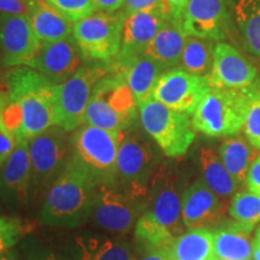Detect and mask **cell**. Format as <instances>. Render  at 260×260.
<instances>
[{"instance_id":"6da1fadb","label":"cell","mask_w":260,"mask_h":260,"mask_svg":"<svg viewBox=\"0 0 260 260\" xmlns=\"http://www.w3.org/2000/svg\"><path fill=\"white\" fill-rule=\"evenodd\" d=\"M54 86L29 67L10 68L4 124L16 139L30 140L54 125Z\"/></svg>"},{"instance_id":"7a4b0ae2","label":"cell","mask_w":260,"mask_h":260,"mask_svg":"<svg viewBox=\"0 0 260 260\" xmlns=\"http://www.w3.org/2000/svg\"><path fill=\"white\" fill-rule=\"evenodd\" d=\"M176 182L172 170L165 164L158 165L149 181L146 209L135 224V241L146 253L162 251L184 233Z\"/></svg>"},{"instance_id":"3957f363","label":"cell","mask_w":260,"mask_h":260,"mask_svg":"<svg viewBox=\"0 0 260 260\" xmlns=\"http://www.w3.org/2000/svg\"><path fill=\"white\" fill-rule=\"evenodd\" d=\"M96 184L70 159L67 168L45 193L40 220L50 226L75 229L90 217Z\"/></svg>"},{"instance_id":"277c9868","label":"cell","mask_w":260,"mask_h":260,"mask_svg":"<svg viewBox=\"0 0 260 260\" xmlns=\"http://www.w3.org/2000/svg\"><path fill=\"white\" fill-rule=\"evenodd\" d=\"M160 153L141 123L119 133L116 186L133 197L146 199L149 181L160 164Z\"/></svg>"},{"instance_id":"5b68a950","label":"cell","mask_w":260,"mask_h":260,"mask_svg":"<svg viewBox=\"0 0 260 260\" xmlns=\"http://www.w3.org/2000/svg\"><path fill=\"white\" fill-rule=\"evenodd\" d=\"M139 104L123 75L110 73L94 87L86 123L118 135L139 121Z\"/></svg>"},{"instance_id":"8992f818","label":"cell","mask_w":260,"mask_h":260,"mask_svg":"<svg viewBox=\"0 0 260 260\" xmlns=\"http://www.w3.org/2000/svg\"><path fill=\"white\" fill-rule=\"evenodd\" d=\"M249 107L248 89L211 88L193 113L195 132L207 138L235 136L243 129Z\"/></svg>"},{"instance_id":"52a82bcc","label":"cell","mask_w":260,"mask_h":260,"mask_svg":"<svg viewBox=\"0 0 260 260\" xmlns=\"http://www.w3.org/2000/svg\"><path fill=\"white\" fill-rule=\"evenodd\" d=\"M70 159L82 168L96 187L116 186L118 135L84 123L70 136Z\"/></svg>"},{"instance_id":"ba28073f","label":"cell","mask_w":260,"mask_h":260,"mask_svg":"<svg viewBox=\"0 0 260 260\" xmlns=\"http://www.w3.org/2000/svg\"><path fill=\"white\" fill-rule=\"evenodd\" d=\"M140 123L151 139L169 158H180L195 140L189 115L175 111L158 100L151 99L139 106Z\"/></svg>"},{"instance_id":"9c48e42d","label":"cell","mask_w":260,"mask_h":260,"mask_svg":"<svg viewBox=\"0 0 260 260\" xmlns=\"http://www.w3.org/2000/svg\"><path fill=\"white\" fill-rule=\"evenodd\" d=\"M111 73L105 61H90L54 86V125L74 132L86 123V111L95 84Z\"/></svg>"},{"instance_id":"30bf717a","label":"cell","mask_w":260,"mask_h":260,"mask_svg":"<svg viewBox=\"0 0 260 260\" xmlns=\"http://www.w3.org/2000/svg\"><path fill=\"white\" fill-rule=\"evenodd\" d=\"M69 132L52 125L29 140L31 167V200L46 193L67 168L71 157Z\"/></svg>"},{"instance_id":"8fae6325","label":"cell","mask_w":260,"mask_h":260,"mask_svg":"<svg viewBox=\"0 0 260 260\" xmlns=\"http://www.w3.org/2000/svg\"><path fill=\"white\" fill-rule=\"evenodd\" d=\"M125 16L95 11L74 23L73 37L86 61H105L115 59L121 48L122 28Z\"/></svg>"},{"instance_id":"7c38bea8","label":"cell","mask_w":260,"mask_h":260,"mask_svg":"<svg viewBox=\"0 0 260 260\" xmlns=\"http://www.w3.org/2000/svg\"><path fill=\"white\" fill-rule=\"evenodd\" d=\"M146 209V199H139L117 186L96 187L89 219L94 225L112 234L132 232Z\"/></svg>"},{"instance_id":"4fadbf2b","label":"cell","mask_w":260,"mask_h":260,"mask_svg":"<svg viewBox=\"0 0 260 260\" xmlns=\"http://www.w3.org/2000/svg\"><path fill=\"white\" fill-rule=\"evenodd\" d=\"M210 89L207 77L197 76L183 69H170L159 77L152 98L175 111L193 115Z\"/></svg>"},{"instance_id":"5bb4252c","label":"cell","mask_w":260,"mask_h":260,"mask_svg":"<svg viewBox=\"0 0 260 260\" xmlns=\"http://www.w3.org/2000/svg\"><path fill=\"white\" fill-rule=\"evenodd\" d=\"M86 61L73 35L54 42H45L35 52L27 67L37 70L53 83L69 80Z\"/></svg>"},{"instance_id":"9a60e30c","label":"cell","mask_w":260,"mask_h":260,"mask_svg":"<svg viewBox=\"0 0 260 260\" xmlns=\"http://www.w3.org/2000/svg\"><path fill=\"white\" fill-rule=\"evenodd\" d=\"M181 27L187 37L223 41L230 28L228 0H189Z\"/></svg>"},{"instance_id":"2e32d148","label":"cell","mask_w":260,"mask_h":260,"mask_svg":"<svg viewBox=\"0 0 260 260\" xmlns=\"http://www.w3.org/2000/svg\"><path fill=\"white\" fill-rule=\"evenodd\" d=\"M40 44L27 16L0 12V60L4 67H27Z\"/></svg>"},{"instance_id":"e0dca14e","label":"cell","mask_w":260,"mask_h":260,"mask_svg":"<svg viewBox=\"0 0 260 260\" xmlns=\"http://www.w3.org/2000/svg\"><path fill=\"white\" fill-rule=\"evenodd\" d=\"M0 200L16 210L31 200L29 140L19 139L8 161L0 169Z\"/></svg>"},{"instance_id":"ac0fdd59","label":"cell","mask_w":260,"mask_h":260,"mask_svg":"<svg viewBox=\"0 0 260 260\" xmlns=\"http://www.w3.org/2000/svg\"><path fill=\"white\" fill-rule=\"evenodd\" d=\"M182 219L187 229H214L225 222L226 203L199 178L187 187L181 195Z\"/></svg>"},{"instance_id":"d6986e66","label":"cell","mask_w":260,"mask_h":260,"mask_svg":"<svg viewBox=\"0 0 260 260\" xmlns=\"http://www.w3.org/2000/svg\"><path fill=\"white\" fill-rule=\"evenodd\" d=\"M63 256L65 260H135L126 240L94 232L71 235L64 245Z\"/></svg>"},{"instance_id":"ffe728a7","label":"cell","mask_w":260,"mask_h":260,"mask_svg":"<svg viewBox=\"0 0 260 260\" xmlns=\"http://www.w3.org/2000/svg\"><path fill=\"white\" fill-rule=\"evenodd\" d=\"M258 79V70L240 51L228 42L214 45L213 64L209 80L211 88L242 89Z\"/></svg>"},{"instance_id":"44dd1931","label":"cell","mask_w":260,"mask_h":260,"mask_svg":"<svg viewBox=\"0 0 260 260\" xmlns=\"http://www.w3.org/2000/svg\"><path fill=\"white\" fill-rule=\"evenodd\" d=\"M167 16L162 10L136 12L125 16L122 28L121 48L115 59L109 61L111 67H122L147 50L155 35L164 24Z\"/></svg>"},{"instance_id":"7402d4cb","label":"cell","mask_w":260,"mask_h":260,"mask_svg":"<svg viewBox=\"0 0 260 260\" xmlns=\"http://www.w3.org/2000/svg\"><path fill=\"white\" fill-rule=\"evenodd\" d=\"M109 67L111 73L124 76L139 106L151 99L159 77L167 71L160 64L145 54L134 58L122 67Z\"/></svg>"},{"instance_id":"603a6c76","label":"cell","mask_w":260,"mask_h":260,"mask_svg":"<svg viewBox=\"0 0 260 260\" xmlns=\"http://www.w3.org/2000/svg\"><path fill=\"white\" fill-rule=\"evenodd\" d=\"M254 228L236 220L224 222L213 230L214 254L218 260H252Z\"/></svg>"},{"instance_id":"cb8c5ba5","label":"cell","mask_w":260,"mask_h":260,"mask_svg":"<svg viewBox=\"0 0 260 260\" xmlns=\"http://www.w3.org/2000/svg\"><path fill=\"white\" fill-rule=\"evenodd\" d=\"M160 252L168 260H218L214 254L213 230L207 228L188 229Z\"/></svg>"},{"instance_id":"d4e9b609","label":"cell","mask_w":260,"mask_h":260,"mask_svg":"<svg viewBox=\"0 0 260 260\" xmlns=\"http://www.w3.org/2000/svg\"><path fill=\"white\" fill-rule=\"evenodd\" d=\"M186 41L187 35L181 24L167 18L144 54L160 64L165 70H170L180 64Z\"/></svg>"},{"instance_id":"484cf974","label":"cell","mask_w":260,"mask_h":260,"mask_svg":"<svg viewBox=\"0 0 260 260\" xmlns=\"http://www.w3.org/2000/svg\"><path fill=\"white\" fill-rule=\"evenodd\" d=\"M198 162L201 171V180L223 200L234 197L241 188L242 183L233 177L224 167L219 154L211 146L205 145L198 149Z\"/></svg>"},{"instance_id":"4316f807","label":"cell","mask_w":260,"mask_h":260,"mask_svg":"<svg viewBox=\"0 0 260 260\" xmlns=\"http://www.w3.org/2000/svg\"><path fill=\"white\" fill-rule=\"evenodd\" d=\"M27 17L41 44L59 41L73 35L74 23L68 21L45 0H31Z\"/></svg>"},{"instance_id":"83f0119b","label":"cell","mask_w":260,"mask_h":260,"mask_svg":"<svg viewBox=\"0 0 260 260\" xmlns=\"http://www.w3.org/2000/svg\"><path fill=\"white\" fill-rule=\"evenodd\" d=\"M234 19L245 50L260 59V0H236Z\"/></svg>"},{"instance_id":"f1b7e54d","label":"cell","mask_w":260,"mask_h":260,"mask_svg":"<svg viewBox=\"0 0 260 260\" xmlns=\"http://www.w3.org/2000/svg\"><path fill=\"white\" fill-rule=\"evenodd\" d=\"M258 149L253 147L251 142L240 135L230 136L220 145L218 154L224 167L233 175V177L240 183H245L247 171L258 157Z\"/></svg>"},{"instance_id":"f546056e","label":"cell","mask_w":260,"mask_h":260,"mask_svg":"<svg viewBox=\"0 0 260 260\" xmlns=\"http://www.w3.org/2000/svg\"><path fill=\"white\" fill-rule=\"evenodd\" d=\"M214 41L187 37L181 57V69L201 77H209L212 70Z\"/></svg>"},{"instance_id":"4dcf8cb0","label":"cell","mask_w":260,"mask_h":260,"mask_svg":"<svg viewBox=\"0 0 260 260\" xmlns=\"http://www.w3.org/2000/svg\"><path fill=\"white\" fill-rule=\"evenodd\" d=\"M228 213L236 222L254 228L260 222V195L249 190L239 191L233 197Z\"/></svg>"},{"instance_id":"1f68e13d","label":"cell","mask_w":260,"mask_h":260,"mask_svg":"<svg viewBox=\"0 0 260 260\" xmlns=\"http://www.w3.org/2000/svg\"><path fill=\"white\" fill-rule=\"evenodd\" d=\"M249 94V107L243 126L246 139L253 147L260 151V79L258 77L247 87Z\"/></svg>"},{"instance_id":"d6a6232c","label":"cell","mask_w":260,"mask_h":260,"mask_svg":"<svg viewBox=\"0 0 260 260\" xmlns=\"http://www.w3.org/2000/svg\"><path fill=\"white\" fill-rule=\"evenodd\" d=\"M45 2L71 23L88 17L96 11L93 0H45Z\"/></svg>"},{"instance_id":"836d02e7","label":"cell","mask_w":260,"mask_h":260,"mask_svg":"<svg viewBox=\"0 0 260 260\" xmlns=\"http://www.w3.org/2000/svg\"><path fill=\"white\" fill-rule=\"evenodd\" d=\"M24 260H65L63 255L42 245L34 236L27 237L22 245Z\"/></svg>"},{"instance_id":"e575fe53","label":"cell","mask_w":260,"mask_h":260,"mask_svg":"<svg viewBox=\"0 0 260 260\" xmlns=\"http://www.w3.org/2000/svg\"><path fill=\"white\" fill-rule=\"evenodd\" d=\"M161 10V0H125L121 11L124 16L136 12H149Z\"/></svg>"},{"instance_id":"d590c367","label":"cell","mask_w":260,"mask_h":260,"mask_svg":"<svg viewBox=\"0 0 260 260\" xmlns=\"http://www.w3.org/2000/svg\"><path fill=\"white\" fill-rule=\"evenodd\" d=\"M189 0H161V10L167 18L181 24Z\"/></svg>"},{"instance_id":"8d00e7d4","label":"cell","mask_w":260,"mask_h":260,"mask_svg":"<svg viewBox=\"0 0 260 260\" xmlns=\"http://www.w3.org/2000/svg\"><path fill=\"white\" fill-rule=\"evenodd\" d=\"M17 145V140L6 126H0V169L8 161L12 152Z\"/></svg>"},{"instance_id":"74e56055","label":"cell","mask_w":260,"mask_h":260,"mask_svg":"<svg viewBox=\"0 0 260 260\" xmlns=\"http://www.w3.org/2000/svg\"><path fill=\"white\" fill-rule=\"evenodd\" d=\"M31 0H0V12L28 16Z\"/></svg>"},{"instance_id":"f35d334b","label":"cell","mask_w":260,"mask_h":260,"mask_svg":"<svg viewBox=\"0 0 260 260\" xmlns=\"http://www.w3.org/2000/svg\"><path fill=\"white\" fill-rule=\"evenodd\" d=\"M245 186L252 193L260 195V154H258L247 171Z\"/></svg>"},{"instance_id":"ab89813d","label":"cell","mask_w":260,"mask_h":260,"mask_svg":"<svg viewBox=\"0 0 260 260\" xmlns=\"http://www.w3.org/2000/svg\"><path fill=\"white\" fill-rule=\"evenodd\" d=\"M22 220L18 217L0 216V235L10 233H22Z\"/></svg>"},{"instance_id":"60d3db41","label":"cell","mask_w":260,"mask_h":260,"mask_svg":"<svg viewBox=\"0 0 260 260\" xmlns=\"http://www.w3.org/2000/svg\"><path fill=\"white\" fill-rule=\"evenodd\" d=\"M124 2L125 0H93V4L96 11L115 14L123 8Z\"/></svg>"},{"instance_id":"b9f144b4","label":"cell","mask_w":260,"mask_h":260,"mask_svg":"<svg viewBox=\"0 0 260 260\" xmlns=\"http://www.w3.org/2000/svg\"><path fill=\"white\" fill-rule=\"evenodd\" d=\"M22 233H10L0 235V256L9 252L21 240Z\"/></svg>"},{"instance_id":"7bdbcfd3","label":"cell","mask_w":260,"mask_h":260,"mask_svg":"<svg viewBox=\"0 0 260 260\" xmlns=\"http://www.w3.org/2000/svg\"><path fill=\"white\" fill-rule=\"evenodd\" d=\"M8 73L9 68L4 67L0 60V89L8 90Z\"/></svg>"},{"instance_id":"ee69618b","label":"cell","mask_w":260,"mask_h":260,"mask_svg":"<svg viewBox=\"0 0 260 260\" xmlns=\"http://www.w3.org/2000/svg\"><path fill=\"white\" fill-rule=\"evenodd\" d=\"M141 260H168V258L160 251H152L146 253V255Z\"/></svg>"},{"instance_id":"f6af8a7d","label":"cell","mask_w":260,"mask_h":260,"mask_svg":"<svg viewBox=\"0 0 260 260\" xmlns=\"http://www.w3.org/2000/svg\"><path fill=\"white\" fill-rule=\"evenodd\" d=\"M0 260H22V259L21 256H19L18 252L10 249V251L6 252L4 255L0 256Z\"/></svg>"},{"instance_id":"bcb514c9","label":"cell","mask_w":260,"mask_h":260,"mask_svg":"<svg viewBox=\"0 0 260 260\" xmlns=\"http://www.w3.org/2000/svg\"><path fill=\"white\" fill-rule=\"evenodd\" d=\"M252 260H260V245L253 242V251H252Z\"/></svg>"},{"instance_id":"7dc6e473","label":"cell","mask_w":260,"mask_h":260,"mask_svg":"<svg viewBox=\"0 0 260 260\" xmlns=\"http://www.w3.org/2000/svg\"><path fill=\"white\" fill-rule=\"evenodd\" d=\"M253 242H255V243H258V245H260V224L255 230V235H254V240H253Z\"/></svg>"},{"instance_id":"c3c4849f","label":"cell","mask_w":260,"mask_h":260,"mask_svg":"<svg viewBox=\"0 0 260 260\" xmlns=\"http://www.w3.org/2000/svg\"><path fill=\"white\" fill-rule=\"evenodd\" d=\"M2 210H3V207H2V203H0V213H2Z\"/></svg>"},{"instance_id":"681fc988","label":"cell","mask_w":260,"mask_h":260,"mask_svg":"<svg viewBox=\"0 0 260 260\" xmlns=\"http://www.w3.org/2000/svg\"><path fill=\"white\" fill-rule=\"evenodd\" d=\"M228 2H234V0H228Z\"/></svg>"}]
</instances>
